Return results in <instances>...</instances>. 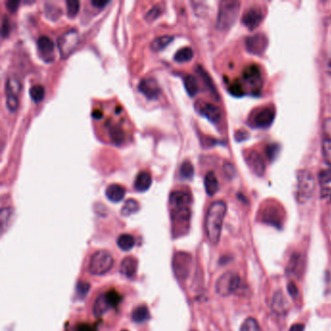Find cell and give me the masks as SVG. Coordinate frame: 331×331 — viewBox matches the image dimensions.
<instances>
[{
  "mask_svg": "<svg viewBox=\"0 0 331 331\" xmlns=\"http://www.w3.org/2000/svg\"><path fill=\"white\" fill-rule=\"evenodd\" d=\"M20 4H21V2L19 0H10V1L6 2V7L10 12L14 13L18 10Z\"/></svg>",
  "mask_w": 331,
  "mask_h": 331,
  "instance_id": "obj_50",
  "label": "cell"
},
{
  "mask_svg": "<svg viewBox=\"0 0 331 331\" xmlns=\"http://www.w3.org/2000/svg\"><path fill=\"white\" fill-rule=\"evenodd\" d=\"M304 328L305 327L302 324H295L290 329V331H304Z\"/></svg>",
  "mask_w": 331,
  "mask_h": 331,
  "instance_id": "obj_53",
  "label": "cell"
},
{
  "mask_svg": "<svg viewBox=\"0 0 331 331\" xmlns=\"http://www.w3.org/2000/svg\"><path fill=\"white\" fill-rule=\"evenodd\" d=\"M138 88L148 99L151 100L159 98L162 93V88L160 84L153 78L142 79L139 83Z\"/></svg>",
  "mask_w": 331,
  "mask_h": 331,
  "instance_id": "obj_12",
  "label": "cell"
},
{
  "mask_svg": "<svg viewBox=\"0 0 331 331\" xmlns=\"http://www.w3.org/2000/svg\"><path fill=\"white\" fill-rule=\"evenodd\" d=\"M319 181L322 185H327L331 182V166L324 168L319 173Z\"/></svg>",
  "mask_w": 331,
  "mask_h": 331,
  "instance_id": "obj_40",
  "label": "cell"
},
{
  "mask_svg": "<svg viewBox=\"0 0 331 331\" xmlns=\"http://www.w3.org/2000/svg\"><path fill=\"white\" fill-rule=\"evenodd\" d=\"M323 150L325 156L331 160V138H323Z\"/></svg>",
  "mask_w": 331,
  "mask_h": 331,
  "instance_id": "obj_45",
  "label": "cell"
},
{
  "mask_svg": "<svg viewBox=\"0 0 331 331\" xmlns=\"http://www.w3.org/2000/svg\"><path fill=\"white\" fill-rule=\"evenodd\" d=\"M114 265L112 254L105 249L96 251L90 258L88 270L92 275H104L109 272Z\"/></svg>",
  "mask_w": 331,
  "mask_h": 331,
  "instance_id": "obj_4",
  "label": "cell"
},
{
  "mask_svg": "<svg viewBox=\"0 0 331 331\" xmlns=\"http://www.w3.org/2000/svg\"><path fill=\"white\" fill-rule=\"evenodd\" d=\"M162 9L159 6H154L145 16V20L148 22H152L154 21H156L161 15H162Z\"/></svg>",
  "mask_w": 331,
  "mask_h": 331,
  "instance_id": "obj_41",
  "label": "cell"
},
{
  "mask_svg": "<svg viewBox=\"0 0 331 331\" xmlns=\"http://www.w3.org/2000/svg\"><path fill=\"white\" fill-rule=\"evenodd\" d=\"M191 265L192 257L189 253L185 251H179L175 253L172 261V267L174 274L179 281L183 282L188 277L191 270Z\"/></svg>",
  "mask_w": 331,
  "mask_h": 331,
  "instance_id": "obj_8",
  "label": "cell"
},
{
  "mask_svg": "<svg viewBox=\"0 0 331 331\" xmlns=\"http://www.w3.org/2000/svg\"><path fill=\"white\" fill-rule=\"evenodd\" d=\"M12 215V209L10 208H4L1 211V223H2V228H4L5 223L9 221L10 217Z\"/></svg>",
  "mask_w": 331,
  "mask_h": 331,
  "instance_id": "obj_48",
  "label": "cell"
},
{
  "mask_svg": "<svg viewBox=\"0 0 331 331\" xmlns=\"http://www.w3.org/2000/svg\"><path fill=\"white\" fill-rule=\"evenodd\" d=\"M139 203L135 199H127L121 210V214L124 217H128L132 214H135L139 211Z\"/></svg>",
  "mask_w": 331,
  "mask_h": 331,
  "instance_id": "obj_30",
  "label": "cell"
},
{
  "mask_svg": "<svg viewBox=\"0 0 331 331\" xmlns=\"http://www.w3.org/2000/svg\"><path fill=\"white\" fill-rule=\"evenodd\" d=\"M246 163L250 170L257 176H262L265 171V163L263 158L256 152L250 151L245 157Z\"/></svg>",
  "mask_w": 331,
  "mask_h": 331,
  "instance_id": "obj_14",
  "label": "cell"
},
{
  "mask_svg": "<svg viewBox=\"0 0 331 331\" xmlns=\"http://www.w3.org/2000/svg\"><path fill=\"white\" fill-rule=\"evenodd\" d=\"M240 11V2L226 0L222 1L220 4L218 19H217V27L226 31L229 29L236 21L237 17Z\"/></svg>",
  "mask_w": 331,
  "mask_h": 331,
  "instance_id": "obj_2",
  "label": "cell"
},
{
  "mask_svg": "<svg viewBox=\"0 0 331 331\" xmlns=\"http://www.w3.org/2000/svg\"><path fill=\"white\" fill-rule=\"evenodd\" d=\"M197 111L206 117L210 122L217 124L220 122L222 117V112L218 106L212 103H206V102H199L196 104Z\"/></svg>",
  "mask_w": 331,
  "mask_h": 331,
  "instance_id": "obj_13",
  "label": "cell"
},
{
  "mask_svg": "<svg viewBox=\"0 0 331 331\" xmlns=\"http://www.w3.org/2000/svg\"><path fill=\"white\" fill-rule=\"evenodd\" d=\"M324 138H331V118L326 119L323 124Z\"/></svg>",
  "mask_w": 331,
  "mask_h": 331,
  "instance_id": "obj_46",
  "label": "cell"
},
{
  "mask_svg": "<svg viewBox=\"0 0 331 331\" xmlns=\"http://www.w3.org/2000/svg\"><path fill=\"white\" fill-rule=\"evenodd\" d=\"M132 320L137 324H143L150 319V311L146 306H138L131 314Z\"/></svg>",
  "mask_w": 331,
  "mask_h": 331,
  "instance_id": "obj_25",
  "label": "cell"
},
{
  "mask_svg": "<svg viewBox=\"0 0 331 331\" xmlns=\"http://www.w3.org/2000/svg\"><path fill=\"white\" fill-rule=\"evenodd\" d=\"M174 37L171 35H162L159 36L157 38H155L152 43H151V49L153 51L159 52L162 51L164 49H166V47L173 41Z\"/></svg>",
  "mask_w": 331,
  "mask_h": 331,
  "instance_id": "obj_26",
  "label": "cell"
},
{
  "mask_svg": "<svg viewBox=\"0 0 331 331\" xmlns=\"http://www.w3.org/2000/svg\"><path fill=\"white\" fill-rule=\"evenodd\" d=\"M106 197L113 203H118L124 198L125 188L121 185L112 184L107 186L105 190Z\"/></svg>",
  "mask_w": 331,
  "mask_h": 331,
  "instance_id": "obj_19",
  "label": "cell"
},
{
  "mask_svg": "<svg viewBox=\"0 0 331 331\" xmlns=\"http://www.w3.org/2000/svg\"><path fill=\"white\" fill-rule=\"evenodd\" d=\"M327 72L331 76V60H330L327 63Z\"/></svg>",
  "mask_w": 331,
  "mask_h": 331,
  "instance_id": "obj_56",
  "label": "cell"
},
{
  "mask_svg": "<svg viewBox=\"0 0 331 331\" xmlns=\"http://www.w3.org/2000/svg\"><path fill=\"white\" fill-rule=\"evenodd\" d=\"M264 14L262 10L258 7H251L243 15L241 21L243 25H245L249 30H253L259 26L261 21H263Z\"/></svg>",
  "mask_w": 331,
  "mask_h": 331,
  "instance_id": "obj_11",
  "label": "cell"
},
{
  "mask_svg": "<svg viewBox=\"0 0 331 331\" xmlns=\"http://www.w3.org/2000/svg\"><path fill=\"white\" fill-rule=\"evenodd\" d=\"M91 4L95 6L96 8H103L107 4H109V1H104V0H93L91 1Z\"/></svg>",
  "mask_w": 331,
  "mask_h": 331,
  "instance_id": "obj_52",
  "label": "cell"
},
{
  "mask_svg": "<svg viewBox=\"0 0 331 331\" xmlns=\"http://www.w3.org/2000/svg\"><path fill=\"white\" fill-rule=\"evenodd\" d=\"M80 2L78 0H67L66 1V9L67 16L69 18H74L80 11Z\"/></svg>",
  "mask_w": 331,
  "mask_h": 331,
  "instance_id": "obj_36",
  "label": "cell"
},
{
  "mask_svg": "<svg viewBox=\"0 0 331 331\" xmlns=\"http://www.w3.org/2000/svg\"><path fill=\"white\" fill-rule=\"evenodd\" d=\"M45 11L46 12V15L48 18H50L51 20L55 21L57 20L60 15H61V10L59 9V7H56L55 5H52V4H45Z\"/></svg>",
  "mask_w": 331,
  "mask_h": 331,
  "instance_id": "obj_39",
  "label": "cell"
},
{
  "mask_svg": "<svg viewBox=\"0 0 331 331\" xmlns=\"http://www.w3.org/2000/svg\"><path fill=\"white\" fill-rule=\"evenodd\" d=\"M122 301V295L116 290H110L100 294L93 305L92 312L95 318L102 317L110 308L117 307Z\"/></svg>",
  "mask_w": 331,
  "mask_h": 331,
  "instance_id": "obj_5",
  "label": "cell"
},
{
  "mask_svg": "<svg viewBox=\"0 0 331 331\" xmlns=\"http://www.w3.org/2000/svg\"><path fill=\"white\" fill-rule=\"evenodd\" d=\"M191 212L188 207H178L173 209L171 219L174 237H181L187 232Z\"/></svg>",
  "mask_w": 331,
  "mask_h": 331,
  "instance_id": "obj_3",
  "label": "cell"
},
{
  "mask_svg": "<svg viewBox=\"0 0 331 331\" xmlns=\"http://www.w3.org/2000/svg\"><path fill=\"white\" fill-rule=\"evenodd\" d=\"M274 119H275V110L273 108H264L255 115L253 119V124L257 127L266 128L272 124Z\"/></svg>",
  "mask_w": 331,
  "mask_h": 331,
  "instance_id": "obj_16",
  "label": "cell"
},
{
  "mask_svg": "<svg viewBox=\"0 0 331 331\" xmlns=\"http://www.w3.org/2000/svg\"><path fill=\"white\" fill-rule=\"evenodd\" d=\"M229 92L234 95V96H237V97H240V96H243L245 94V90L242 86V84L240 83V82L238 81H235L234 83H231L229 88H228Z\"/></svg>",
  "mask_w": 331,
  "mask_h": 331,
  "instance_id": "obj_43",
  "label": "cell"
},
{
  "mask_svg": "<svg viewBox=\"0 0 331 331\" xmlns=\"http://www.w3.org/2000/svg\"><path fill=\"white\" fill-rule=\"evenodd\" d=\"M275 209L267 208L263 214V221H265L268 224H272L274 226L279 227L281 223L280 216H275Z\"/></svg>",
  "mask_w": 331,
  "mask_h": 331,
  "instance_id": "obj_35",
  "label": "cell"
},
{
  "mask_svg": "<svg viewBox=\"0 0 331 331\" xmlns=\"http://www.w3.org/2000/svg\"></svg>",
  "mask_w": 331,
  "mask_h": 331,
  "instance_id": "obj_57",
  "label": "cell"
},
{
  "mask_svg": "<svg viewBox=\"0 0 331 331\" xmlns=\"http://www.w3.org/2000/svg\"><path fill=\"white\" fill-rule=\"evenodd\" d=\"M272 308L275 313L283 315L286 313L288 309V303L281 291H278L274 294L273 297V302H272Z\"/></svg>",
  "mask_w": 331,
  "mask_h": 331,
  "instance_id": "obj_24",
  "label": "cell"
},
{
  "mask_svg": "<svg viewBox=\"0 0 331 331\" xmlns=\"http://www.w3.org/2000/svg\"><path fill=\"white\" fill-rule=\"evenodd\" d=\"M137 267H138V261L135 257L132 256H126L123 259L121 263V273L127 278H132L135 276L137 272Z\"/></svg>",
  "mask_w": 331,
  "mask_h": 331,
  "instance_id": "obj_18",
  "label": "cell"
},
{
  "mask_svg": "<svg viewBox=\"0 0 331 331\" xmlns=\"http://www.w3.org/2000/svg\"><path fill=\"white\" fill-rule=\"evenodd\" d=\"M288 290H289V293L293 297L295 298L297 295H298V289L297 287L295 286L294 283L290 282L289 285H288Z\"/></svg>",
  "mask_w": 331,
  "mask_h": 331,
  "instance_id": "obj_51",
  "label": "cell"
},
{
  "mask_svg": "<svg viewBox=\"0 0 331 331\" xmlns=\"http://www.w3.org/2000/svg\"><path fill=\"white\" fill-rule=\"evenodd\" d=\"M184 84L189 96H195L198 92V83L194 76L187 74L184 77Z\"/></svg>",
  "mask_w": 331,
  "mask_h": 331,
  "instance_id": "obj_28",
  "label": "cell"
},
{
  "mask_svg": "<svg viewBox=\"0 0 331 331\" xmlns=\"http://www.w3.org/2000/svg\"><path fill=\"white\" fill-rule=\"evenodd\" d=\"M224 170H225V174L227 175V177H228V179H232V178L235 176V174H236V171H235L234 166H232L231 164H228V163L225 164V166H224Z\"/></svg>",
  "mask_w": 331,
  "mask_h": 331,
  "instance_id": "obj_47",
  "label": "cell"
},
{
  "mask_svg": "<svg viewBox=\"0 0 331 331\" xmlns=\"http://www.w3.org/2000/svg\"><path fill=\"white\" fill-rule=\"evenodd\" d=\"M109 135H110L111 140L117 145H121L124 140V131L119 125L111 126L109 129Z\"/></svg>",
  "mask_w": 331,
  "mask_h": 331,
  "instance_id": "obj_31",
  "label": "cell"
},
{
  "mask_svg": "<svg viewBox=\"0 0 331 331\" xmlns=\"http://www.w3.org/2000/svg\"><path fill=\"white\" fill-rule=\"evenodd\" d=\"M37 47L42 56H52L55 50V44L53 40L48 36H40L37 40Z\"/></svg>",
  "mask_w": 331,
  "mask_h": 331,
  "instance_id": "obj_22",
  "label": "cell"
},
{
  "mask_svg": "<svg viewBox=\"0 0 331 331\" xmlns=\"http://www.w3.org/2000/svg\"><path fill=\"white\" fill-rule=\"evenodd\" d=\"M152 185V176L149 172L147 171H142L140 172L135 179L134 182V187L137 191H146L150 188Z\"/></svg>",
  "mask_w": 331,
  "mask_h": 331,
  "instance_id": "obj_20",
  "label": "cell"
},
{
  "mask_svg": "<svg viewBox=\"0 0 331 331\" xmlns=\"http://www.w3.org/2000/svg\"><path fill=\"white\" fill-rule=\"evenodd\" d=\"M21 90V83L16 76H10L7 78L5 83V92L6 95H15L19 96Z\"/></svg>",
  "mask_w": 331,
  "mask_h": 331,
  "instance_id": "obj_23",
  "label": "cell"
},
{
  "mask_svg": "<svg viewBox=\"0 0 331 331\" xmlns=\"http://www.w3.org/2000/svg\"><path fill=\"white\" fill-rule=\"evenodd\" d=\"M77 331H95L94 329L89 326V325H81L78 327V330Z\"/></svg>",
  "mask_w": 331,
  "mask_h": 331,
  "instance_id": "obj_54",
  "label": "cell"
},
{
  "mask_svg": "<svg viewBox=\"0 0 331 331\" xmlns=\"http://www.w3.org/2000/svg\"><path fill=\"white\" fill-rule=\"evenodd\" d=\"M20 105L19 96L6 95V106L11 113H16Z\"/></svg>",
  "mask_w": 331,
  "mask_h": 331,
  "instance_id": "obj_38",
  "label": "cell"
},
{
  "mask_svg": "<svg viewBox=\"0 0 331 331\" xmlns=\"http://www.w3.org/2000/svg\"><path fill=\"white\" fill-rule=\"evenodd\" d=\"M193 58V51L190 47H184L180 49L174 56V61L177 62H187Z\"/></svg>",
  "mask_w": 331,
  "mask_h": 331,
  "instance_id": "obj_29",
  "label": "cell"
},
{
  "mask_svg": "<svg viewBox=\"0 0 331 331\" xmlns=\"http://www.w3.org/2000/svg\"><path fill=\"white\" fill-rule=\"evenodd\" d=\"M243 79L253 88H259L262 84L260 69L257 65L251 64L246 67L243 71Z\"/></svg>",
  "mask_w": 331,
  "mask_h": 331,
  "instance_id": "obj_15",
  "label": "cell"
},
{
  "mask_svg": "<svg viewBox=\"0 0 331 331\" xmlns=\"http://www.w3.org/2000/svg\"><path fill=\"white\" fill-rule=\"evenodd\" d=\"M240 331H262L256 320L253 318H248L242 324Z\"/></svg>",
  "mask_w": 331,
  "mask_h": 331,
  "instance_id": "obj_37",
  "label": "cell"
},
{
  "mask_svg": "<svg viewBox=\"0 0 331 331\" xmlns=\"http://www.w3.org/2000/svg\"></svg>",
  "mask_w": 331,
  "mask_h": 331,
  "instance_id": "obj_58",
  "label": "cell"
},
{
  "mask_svg": "<svg viewBox=\"0 0 331 331\" xmlns=\"http://www.w3.org/2000/svg\"><path fill=\"white\" fill-rule=\"evenodd\" d=\"M10 30H11L10 21H9L7 16H3V18H2V25H1L2 38H7L9 36V34H10Z\"/></svg>",
  "mask_w": 331,
  "mask_h": 331,
  "instance_id": "obj_44",
  "label": "cell"
},
{
  "mask_svg": "<svg viewBox=\"0 0 331 331\" xmlns=\"http://www.w3.org/2000/svg\"><path fill=\"white\" fill-rule=\"evenodd\" d=\"M227 209V204L224 201H216L211 204L207 211L205 230L209 241L213 245H217L221 239Z\"/></svg>",
  "mask_w": 331,
  "mask_h": 331,
  "instance_id": "obj_1",
  "label": "cell"
},
{
  "mask_svg": "<svg viewBox=\"0 0 331 331\" xmlns=\"http://www.w3.org/2000/svg\"><path fill=\"white\" fill-rule=\"evenodd\" d=\"M80 42V35L76 29H70L63 33L58 40V47L61 58L67 59L78 47Z\"/></svg>",
  "mask_w": 331,
  "mask_h": 331,
  "instance_id": "obj_7",
  "label": "cell"
},
{
  "mask_svg": "<svg viewBox=\"0 0 331 331\" xmlns=\"http://www.w3.org/2000/svg\"><path fill=\"white\" fill-rule=\"evenodd\" d=\"M315 190V179L311 172L300 170L297 173V197L303 202L309 199Z\"/></svg>",
  "mask_w": 331,
  "mask_h": 331,
  "instance_id": "obj_6",
  "label": "cell"
},
{
  "mask_svg": "<svg viewBox=\"0 0 331 331\" xmlns=\"http://www.w3.org/2000/svg\"><path fill=\"white\" fill-rule=\"evenodd\" d=\"M92 117L93 118H95V119H100V118H102V116H103V112L101 111V110H99V109H95L93 112H92Z\"/></svg>",
  "mask_w": 331,
  "mask_h": 331,
  "instance_id": "obj_55",
  "label": "cell"
},
{
  "mask_svg": "<svg viewBox=\"0 0 331 331\" xmlns=\"http://www.w3.org/2000/svg\"><path fill=\"white\" fill-rule=\"evenodd\" d=\"M194 175V168L189 161H185L180 167V177L184 180H191Z\"/></svg>",
  "mask_w": 331,
  "mask_h": 331,
  "instance_id": "obj_32",
  "label": "cell"
},
{
  "mask_svg": "<svg viewBox=\"0 0 331 331\" xmlns=\"http://www.w3.org/2000/svg\"><path fill=\"white\" fill-rule=\"evenodd\" d=\"M29 94H30L31 99L35 103H39L45 97V88H44L43 85L35 84V85L31 86V88L29 89Z\"/></svg>",
  "mask_w": 331,
  "mask_h": 331,
  "instance_id": "obj_34",
  "label": "cell"
},
{
  "mask_svg": "<svg viewBox=\"0 0 331 331\" xmlns=\"http://www.w3.org/2000/svg\"><path fill=\"white\" fill-rule=\"evenodd\" d=\"M204 186L207 194L213 196L219 190V181L216 174L213 171H209L204 178Z\"/></svg>",
  "mask_w": 331,
  "mask_h": 331,
  "instance_id": "obj_21",
  "label": "cell"
},
{
  "mask_svg": "<svg viewBox=\"0 0 331 331\" xmlns=\"http://www.w3.org/2000/svg\"><path fill=\"white\" fill-rule=\"evenodd\" d=\"M197 73L200 75V77L202 78V80L204 81V83L206 84V86L208 87V89L218 98V92H217V89L214 85V83L211 79V77L208 75V73L201 67V66H198L197 67Z\"/></svg>",
  "mask_w": 331,
  "mask_h": 331,
  "instance_id": "obj_33",
  "label": "cell"
},
{
  "mask_svg": "<svg viewBox=\"0 0 331 331\" xmlns=\"http://www.w3.org/2000/svg\"><path fill=\"white\" fill-rule=\"evenodd\" d=\"M89 289H90V286H89L88 283L79 282L77 284V286H76V293H77V295L79 296L80 299H83V298L86 296Z\"/></svg>",
  "mask_w": 331,
  "mask_h": 331,
  "instance_id": "obj_42",
  "label": "cell"
},
{
  "mask_svg": "<svg viewBox=\"0 0 331 331\" xmlns=\"http://www.w3.org/2000/svg\"><path fill=\"white\" fill-rule=\"evenodd\" d=\"M280 150L279 146L276 145V144H273V145H270L267 147L266 149V153H267V157H269L270 160H273L276 155H277V151Z\"/></svg>",
  "mask_w": 331,
  "mask_h": 331,
  "instance_id": "obj_49",
  "label": "cell"
},
{
  "mask_svg": "<svg viewBox=\"0 0 331 331\" xmlns=\"http://www.w3.org/2000/svg\"><path fill=\"white\" fill-rule=\"evenodd\" d=\"M245 45L248 53L259 56L265 52L268 46V38L263 33H256L247 37Z\"/></svg>",
  "mask_w": 331,
  "mask_h": 331,
  "instance_id": "obj_10",
  "label": "cell"
},
{
  "mask_svg": "<svg viewBox=\"0 0 331 331\" xmlns=\"http://www.w3.org/2000/svg\"><path fill=\"white\" fill-rule=\"evenodd\" d=\"M117 244L119 248L124 251H128L134 247L135 245V239L130 234H122L119 236L117 240Z\"/></svg>",
  "mask_w": 331,
  "mask_h": 331,
  "instance_id": "obj_27",
  "label": "cell"
},
{
  "mask_svg": "<svg viewBox=\"0 0 331 331\" xmlns=\"http://www.w3.org/2000/svg\"><path fill=\"white\" fill-rule=\"evenodd\" d=\"M169 202L174 208L188 207L191 203V196L188 192L184 190H173L170 193Z\"/></svg>",
  "mask_w": 331,
  "mask_h": 331,
  "instance_id": "obj_17",
  "label": "cell"
},
{
  "mask_svg": "<svg viewBox=\"0 0 331 331\" xmlns=\"http://www.w3.org/2000/svg\"><path fill=\"white\" fill-rule=\"evenodd\" d=\"M240 277L232 272L223 274L216 283V291L222 296H228L234 293L240 287Z\"/></svg>",
  "mask_w": 331,
  "mask_h": 331,
  "instance_id": "obj_9",
  "label": "cell"
}]
</instances>
